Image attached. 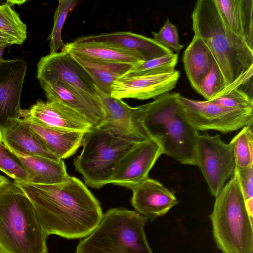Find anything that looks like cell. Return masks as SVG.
Listing matches in <instances>:
<instances>
[{"mask_svg":"<svg viewBox=\"0 0 253 253\" xmlns=\"http://www.w3.org/2000/svg\"><path fill=\"white\" fill-rule=\"evenodd\" d=\"M15 182L32 202L40 225L48 236L85 238L102 219L99 201L75 177L53 184Z\"/></svg>","mask_w":253,"mask_h":253,"instance_id":"cell-1","label":"cell"},{"mask_svg":"<svg viewBox=\"0 0 253 253\" xmlns=\"http://www.w3.org/2000/svg\"><path fill=\"white\" fill-rule=\"evenodd\" d=\"M180 94L169 92L136 107L150 138L163 154L183 164L196 165V145L199 134L189 122L179 100Z\"/></svg>","mask_w":253,"mask_h":253,"instance_id":"cell-2","label":"cell"},{"mask_svg":"<svg viewBox=\"0 0 253 253\" xmlns=\"http://www.w3.org/2000/svg\"><path fill=\"white\" fill-rule=\"evenodd\" d=\"M191 17L194 36L208 47L226 86L253 68V49L230 29L215 0H197Z\"/></svg>","mask_w":253,"mask_h":253,"instance_id":"cell-3","label":"cell"},{"mask_svg":"<svg viewBox=\"0 0 253 253\" xmlns=\"http://www.w3.org/2000/svg\"><path fill=\"white\" fill-rule=\"evenodd\" d=\"M48 235L22 189L8 181L0 190V250L3 253H48Z\"/></svg>","mask_w":253,"mask_h":253,"instance_id":"cell-4","label":"cell"},{"mask_svg":"<svg viewBox=\"0 0 253 253\" xmlns=\"http://www.w3.org/2000/svg\"><path fill=\"white\" fill-rule=\"evenodd\" d=\"M147 220L135 211L110 209L98 226L80 240L75 253H153L145 233Z\"/></svg>","mask_w":253,"mask_h":253,"instance_id":"cell-5","label":"cell"},{"mask_svg":"<svg viewBox=\"0 0 253 253\" xmlns=\"http://www.w3.org/2000/svg\"><path fill=\"white\" fill-rule=\"evenodd\" d=\"M215 198L210 218L218 249L223 253H253V222L234 175Z\"/></svg>","mask_w":253,"mask_h":253,"instance_id":"cell-6","label":"cell"},{"mask_svg":"<svg viewBox=\"0 0 253 253\" xmlns=\"http://www.w3.org/2000/svg\"><path fill=\"white\" fill-rule=\"evenodd\" d=\"M138 143L124 140L101 127L85 134L81 154L74 160L75 170L90 187L110 184L116 168Z\"/></svg>","mask_w":253,"mask_h":253,"instance_id":"cell-7","label":"cell"},{"mask_svg":"<svg viewBox=\"0 0 253 253\" xmlns=\"http://www.w3.org/2000/svg\"><path fill=\"white\" fill-rule=\"evenodd\" d=\"M196 165L207 183L210 193L216 197L225 182L234 175L236 164L230 144L216 134H199L196 145Z\"/></svg>","mask_w":253,"mask_h":253,"instance_id":"cell-8","label":"cell"},{"mask_svg":"<svg viewBox=\"0 0 253 253\" xmlns=\"http://www.w3.org/2000/svg\"><path fill=\"white\" fill-rule=\"evenodd\" d=\"M186 115L197 131L214 130L227 133L253 125V109L227 108L212 101H199L179 96Z\"/></svg>","mask_w":253,"mask_h":253,"instance_id":"cell-9","label":"cell"},{"mask_svg":"<svg viewBox=\"0 0 253 253\" xmlns=\"http://www.w3.org/2000/svg\"><path fill=\"white\" fill-rule=\"evenodd\" d=\"M37 78L40 81H60L78 89L97 96L91 78L70 53L62 50L40 58Z\"/></svg>","mask_w":253,"mask_h":253,"instance_id":"cell-10","label":"cell"},{"mask_svg":"<svg viewBox=\"0 0 253 253\" xmlns=\"http://www.w3.org/2000/svg\"><path fill=\"white\" fill-rule=\"evenodd\" d=\"M162 154L161 147L152 139L137 143L117 165L110 184L131 189L148 177L150 170Z\"/></svg>","mask_w":253,"mask_h":253,"instance_id":"cell-11","label":"cell"},{"mask_svg":"<svg viewBox=\"0 0 253 253\" xmlns=\"http://www.w3.org/2000/svg\"><path fill=\"white\" fill-rule=\"evenodd\" d=\"M96 89L105 113L104 121L100 127L132 142L139 143L150 138L140 121L136 107H131L122 99L112 97Z\"/></svg>","mask_w":253,"mask_h":253,"instance_id":"cell-12","label":"cell"},{"mask_svg":"<svg viewBox=\"0 0 253 253\" xmlns=\"http://www.w3.org/2000/svg\"><path fill=\"white\" fill-rule=\"evenodd\" d=\"M47 101L61 103L85 118L93 128L103 125L105 113L98 96L92 95L60 81H40Z\"/></svg>","mask_w":253,"mask_h":253,"instance_id":"cell-13","label":"cell"},{"mask_svg":"<svg viewBox=\"0 0 253 253\" xmlns=\"http://www.w3.org/2000/svg\"><path fill=\"white\" fill-rule=\"evenodd\" d=\"M27 70L23 59L0 61V131L19 118L20 99Z\"/></svg>","mask_w":253,"mask_h":253,"instance_id":"cell-14","label":"cell"},{"mask_svg":"<svg viewBox=\"0 0 253 253\" xmlns=\"http://www.w3.org/2000/svg\"><path fill=\"white\" fill-rule=\"evenodd\" d=\"M179 77L176 70L157 75L122 76L114 82L111 96L119 99L155 98L174 88Z\"/></svg>","mask_w":253,"mask_h":253,"instance_id":"cell-15","label":"cell"},{"mask_svg":"<svg viewBox=\"0 0 253 253\" xmlns=\"http://www.w3.org/2000/svg\"><path fill=\"white\" fill-rule=\"evenodd\" d=\"M19 118L57 129L86 133L93 128L85 118L58 102L38 100L29 109H21Z\"/></svg>","mask_w":253,"mask_h":253,"instance_id":"cell-16","label":"cell"},{"mask_svg":"<svg viewBox=\"0 0 253 253\" xmlns=\"http://www.w3.org/2000/svg\"><path fill=\"white\" fill-rule=\"evenodd\" d=\"M131 190L132 206L137 212L151 221L166 214L178 203L171 191L149 177Z\"/></svg>","mask_w":253,"mask_h":253,"instance_id":"cell-17","label":"cell"},{"mask_svg":"<svg viewBox=\"0 0 253 253\" xmlns=\"http://www.w3.org/2000/svg\"><path fill=\"white\" fill-rule=\"evenodd\" d=\"M78 42H94L110 44L139 54L143 61L172 53L153 38L130 32H115L80 37Z\"/></svg>","mask_w":253,"mask_h":253,"instance_id":"cell-18","label":"cell"},{"mask_svg":"<svg viewBox=\"0 0 253 253\" xmlns=\"http://www.w3.org/2000/svg\"><path fill=\"white\" fill-rule=\"evenodd\" d=\"M20 119L32 133L59 159L72 156L82 145L85 133L50 127L29 119Z\"/></svg>","mask_w":253,"mask_h":253,"instance_id":"cell-19","label":"cell"},{"mask_svg":"<svg viewBox=\"0 0 253 253\" xmlns=\"http://www.w3.org/2000/svg\"><path fill=\"white\" fill-rule=\"evenodd\" d=\"M1 133L2 142L14 152L54 160H61L47 149L20 118L12 121Z\"/></svg>","mask_w":253,"mask_h":253,"instance_id":"cell-20","label":"cell"},{"mask_svg":"<svg viewBox=\"0 0 253 253\" xmlns=\"http://www.w3.org/2000/svg\"><path fill=\"white\" fill-rule=\"evenodd\" d=\"M230 29L253 49V0H215Z\"/></svg>","mask_w":253,"mask_h":253,"instance_id":"cell-21","label":"cell"},{"mask_svg":"<svg viewBox=\"0 0 253 253\" xmlns=\"http://www.w3.org/2000/svg\"><path fill=\"white\" fill-rule=\"evenodd\" d=\"M62 50L69 53L93 60L134 65L143 61L137 53L114 45L75 41L65 45Z\"/></svg>","mask_w":253,"mask_h":253,"instance_id":"cell-22","label":"cell"},{"mask_svg":"<svg viewBox=\"0 0 253 253\" xmlns=\"http://www.w3.org/2000/svg\"><path fill=\"white\" fill-rule=\"evenodd\" d=\"M14 153L23 164L28 175V183L57 184L64 181L70 176L67 172L66 167L63 160H54L43 157L26 156Z\"/></svg>","mask_w":253,"mask_h":253,"instance_id":"cell-23","label":"cell"},{"mask_svg":"<svg viewBox=\"0 0 253 253\" xmlns=\"http://www.w3.org/2000/svg\"><path fill=\"white\" fill-rule=\"evenodd\" d=\"M71 55L88 73L96 87L103 93L110 96L114 82L128 72L133 65L101 61L72 54Z\"/></svg>","mask_w":253,"mask_h":253,"instance_id":"cell-24","label":"cell"},{"mask_svg":"<svg viewBox=\"0 0 253 253\" xmlns=\"http://www.w3.org/2000/svg\"><path fill=\"white\" fill-rule=\"evenodd\" d=\"M214 61L206 44L200 38L194 36L184 51L183 62L190 84L195 91Z\"/></svg>","mask_w":253,"mask_h":253,"instance_id":"cell-25","label":"cell"},{"mask_svg":"<svg viewBox=\"0 0 253 253\" xmlns=\"http://www.w3.org/2000/svg\"><path fill=\"white\" fill-rule=\"evenodd\" d=\"M178 61L177 54H166L133 65L130 69L122 76L157 75L171 72L175 70Z\"/></svg>","mask_w":253,"mask_h":253,"instance_id":"cell-26","label":"cell"},{"mask_svg":"<svg viewBox=\"0 0 253 253\" xmlns=\"http://www.w3.org/2000/svg\"><path fill=\"white\" fill-rule=\"evenodd\" d=\"M236 168L243 169L253 165V125L245 126L231 140Z\"/></svg>","mask_w":253,"mask_h":253,"instance_id":"cell-27","label":"cell"},{"mask_svg":"<svg viewBox=\"0 0 253 253\" xmlns=\"http://www.w3.org/2000/svg\"><path fill=\"white\" fill-rule=\"evenodd\" d=\"M0 32L16 39L21 44L27 39V26L7 2L0 5Z\"/></svg>","mask_w":253,"mask_h":253,"instance_id":"cell-28","label":"cell"},{"mask_svg":"<svg viewBox=\"0 0 253 253\" xmlns=\"http://www.w3.org/2000/svg\"><path fill=\"white\" fill-rule=\"evenodd\" d=\"M77 3L76 0H58L53 17V26L48 38L50 40V54L58 52L65 46L61 38L62 29L68 14L73 10Z\"/></svg>","mask_w":253,"mask_h":253,"instance_id":"cell-29","label":"cell"},{"mask_svg":"<svg viewBox=\"0 0 253 253\" xmlns=\"http://www.w3.org/2000/svg\"><path fill=\"white\" fill-rule=\"evenodd\" d=\"M0 171L14 182H28L27 172L19 157L0 140Z\"/></svg>","mask_w":253,"mask_h":253,"instance_id":"cell-30","label":"cell"},{"mask_svg":"<svg viewBox=\"0 0 253 253\" xmlns=\"http://www.w3.org/2000/svg\"><path fill=\"white\" fill-rule=\"evenodd\" d=\"M226 86L223 75L214 61L209 70L199 83L197 91L206 99L211 100Z\"/></svg>","mask_w":253,"mask_h":253,"instance_id":"cell-31","label":"cell"},{"mask_svg":"<svg viewBox=\"0 0 253 253\" xmlns=\"http://www.w3.org/2000/svg\"><path fill=\"white\" fill-rule=\"evenodd\" d=\"M153 39L160 45L178 54L183 45L180 43L177 27L167 19L158 32H152Z\"/></svg>","mask_w":253,"mask_h":253,"instance_id":"cell-32","label":"cell"},{"mask_svg":"<svg viewBox=\"0 0 253 253\" xmlns=\"http://www.w3.org/2000/svg\"><path fill=\"white\" fill-rule=\"evenodd\" d=\"M212 101L223 106L235 109H253L252 96L239 88L229 93L216 98Z\"/></svg>","mask_w":253,"mask_h":253,"instance_id":"cell-33","label":"cell"},{"mask_svg":"<svg viewBox=\"0 0 253 253\" xmlns=\"http://www.w3.org/2000/svg\"><path fill=\"white\" fill-rule=\"evenodd\" d=\"M236 177L245 201L253 199V165L248 168H235Z\"/></svg>","mask_w":253,"mask_h":253,"instance_id":"cell-34","label":"cell"},{"mask_svg":"<svg viewBox=\"0 0 253 253\" xmlns=\"http://www.w3.org/2000/svg\"><path fill=\"white\" fill-rule=\"evenodd\" d=\"M1 43L21 45L20 43L16 39L0 32V44Z\"/></svg>","mask_w":253,"mask_h":253,"instance_id":"cell-35","label":"cell"},{"mask_svg":"<svg viewBox=\"0 0 253 253\" xmlns=\"http://www.w3.org/2000/svg\"><path fill=\"white\" fill-rule=\"evenodd\" d=\"M245 203L250 219L253 222V199L245 201Z\"/></svg>","mask_w":253,"mask_h":253,"instance_id":"cell-36","label":"cell"},{"mask_svg":"<svg viewBox=\"0 0 253 253\" xmlns=\"http://www.w3.org/2000/svg\"><path fill=\"white\" fill-rule=\"evenodd\" d=\"M12 44L10 43H1L0 44V61L3 60V53L5 49Z\"/></svg>","mask_w":253,"mask_h":253,"instance_id":"cell-37","label":"cell"},{"mask_svg":"<svg viewBox=\"0 0 253 253\" xmlns=\"http://www.w3.org/2000/svg\"><path fill=\"white\" fill-rule=\"evenodd\" d=\"M26 1L25 0H7L6 2L9 4L10 6H12L13 5L18 4L20 5L23 4Z\"/></svg>","mask_w":253,"mask_h":253,"instance_id":"cell-38","label":"cell"},{"mask_svg":"<svg viewBox=\"0 0 253 253\" xmlns=\"http://www.w3.org/2000/svg\"><path fill=\"white\" fill-rule=\"evenodd\" d=\"M9 180L5 177L0 175V190L1 187Z\"/></svg>","mask_w":253,"mask_h":253,"instance_id":"cell-39","label":"cell"},{"mask_svg":"<svg viewBox=\"0 0 253 253\" xmlns=\"http://www.w3.org/2000/svg\"><path fill=\"white\" fill-rule=\"evenodd\" d=\"M0 140H1V133L0 131Z\"/></svg>","mask_w":253,"mask_h":253,"instance_id":"cell-40","label":"cell"},{"mask_svg":"<svg viewBox=\"0 0 253 253\" xmlns=\"http://www.w3.org/2000/svg\"><path fill=\"white\" fill-rule=\"evenodd\" d=\"M0 253H3L0 250Z\"/></svg>","mask_w":253,"mask_h":253,"instance_id":"cell-41","label":"cell"}]
</instances>
